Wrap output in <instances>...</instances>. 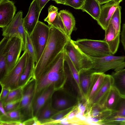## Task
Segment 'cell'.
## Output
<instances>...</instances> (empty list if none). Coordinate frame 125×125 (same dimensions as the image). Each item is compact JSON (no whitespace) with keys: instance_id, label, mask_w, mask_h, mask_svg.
I'll return each mask as SVG.
<instances>
[{"instance_id":"obj_17","label":"cell","mask_w":125,"mask_h":125,"mask_svg":"<svg viewBox=\"0 0 125 125\" xmlns=\"http://www.w3.org/2000/svg\"><path fill=\"white\" fill-rule=\"evenodd\" d=\"M22 16V11H18L11 22L7 26L2 29V35L4 37L8 39L14 36L20 38L18 29L20 22L23 19Z\"/></svg>"},{"instance_id":"obj_37","label":"cell","mask_w":125,"mask_h":125,"mask_svg":"<svg viewBox=\"0 0 125 125\" xmlns=\"http://www.w3.org/2000/svg\"><path fill=\"white\" fill-rule=\"evenodd\" d=\"M78 112L79 111L77 107L74 106L65 117H67L69 120H73L75 118L76 115Z\"/></svg>"},{"instance_id":"obj_43","label":"cell","mask_w":125,"mask_h":125,"mask_svg":"<svg viewBox=\"0 0 125 125\" xmlns=\"http://www.w3.org/2000/svg\"><path fill=\"white\" fill-rule=\"evenodd\" d=\"M100 4H104L113 0H97Z\"/></svg>"},{"instance_id":"obj_33","label":"cell","mask_w":125,"mask_h":125,"mask_svg":"<svg viewBox=\"0 0 125 125\" xmlns=\"http://www.w3.org/2000/svg\"><path fill=\"white\" fill-rule=\"evenodd\" d=\"M8 117L12 121H22L25 120L23 115L19 109H16L7 113Z\"/></svg>"},{"instance_id":"obj_34","label":"cell","mask_w":125,"mask_h":125,"mask_svg":"<svg viewBox=\"0 0 125 125\" xmlns=\"http://www.w3.org/2000/svg\"><path fill=\"white\" fill-rule=\"evenodd\" d=\"M21 98L22 97L10 102L3 105L6 112L7 113L16 109L21 102Z\"/></svg>"},{"instance_id":"obj_39","label":"cell","mask_w":125,"mask_h":125,"mask_svg":"<svg viewBox=\"0 0 125 125\" xmlns=\"http://www.w3.org/2000/svg\"><path fill=\"white\" fill-rule=\"evenodd\" d=\"M120 35L121 41L125 51V25L124 24L123 25Z\"/></svg>"},{"instance_id":"obj_40","label":"cell","mask_w":125,"mask_h":125,"mask_svg":"<svg viewBox=\"0 0 125 125\" xmlns=\"http://www.w3.org/2000/svg\"><path fill=\"white\" fill-rule=\"evenodd\" d=\"M87 105V102L83 104L82 103H79L77 105L79 111L83 114L86 109Z\"/></svg>"},{"instance_id":"obj_19","label":"cell","mask_w":125,"mask_h":125,"mask_svg":"<svg viewBox=\"0 0 125 125\" xmlns=\"http://www.w3.org/2000/svg\"><path fill=\"white\" fill-rule=\"evenodd\" d=\"M79 72L81 90L83 96L87 98L91 87L94 73L90 69H83Z\"/></svg>"},{"instance_id":"obj_38","label":"cell","mask_w":125,"mask_h":125,"mask_svg":"<svg viewBox=\"0 0 125 125\" xmlns=\"http://www.w3.org/2000/svg\"><path fill=\"white\" fill-rule=\"evenodd\" d=\"M11 90L8 88H2L0 96V101H3L6 98Z\"/></svg>"},{"instance_id":"obj_28","label":"cell","mask_w":125,"mask_h":125,"mask_svg":"<svg viewBox=\"0 0 125 125\" xmlns=\"http://www.w3.org/2000/svg\"><path fill=\"white\" fill-rule=\"evenodd\" d=\"M24 85L25 84L16 88L11 90L6 98L3 100L1 101L3 105L21 97Z\"/></svg>"},{"instance_id":"obj_9","label":"cell","mask_w":125,"mask_h":125,"mask_svg":"<svg viewBox=\"0 0 125 125\" xmlns=\"http://www.w3.org/2000/svg\"><path fill=\"white\" fill-rule=\"evenodd\" d=\"M8 46L7 71L3 77L8 74L15 66L23 51L22 41L20 38L18 37L14 36L8 39Z\"/></svg>"},{"instance_id":"obj_44","label":"cell","mask_w":125,"mask_h":125,"mask_svg":"<svg viewBox=\"0 0 125 125\" xmlns=\"http://www.w3.org/2000/svg\"><path fill=\"white\" fill-rule=\"evenodd\" d=\"M53 1L57 3L64 5L66 0H53Z\"/></svg>"},{"instance_id":"obj_30","label":"cell","mask_w":125,"mask_h":125,"mask_svg":"<svg viewBox=\"0 0 125 125\" xmlns=\"http://www.w3.org/2000/svg\"><path fill=\"white\" fill-rule=\"evenodd\" d=\"M48 10V16L44 20L48 23L49 26H51L59 15V13L58 8L52 5L49 7Z\"/></svg>"},{"instance_id":"obj_41","label":"cell","mask_w":125,"mask_h":125,"mask_svg":"<svg viewBox=\"0 0 125 125\" xmlns=\"http://www.w3.org/2000/svg\"><path fill=\"white\" fill-rule=\"evenodd\" d=\"M0 113L2 115V116H4L7 118H8V115L4 109L3 104L2 102L0 101Z\"/></svg>"},{"instance_id":"obj_15","label":"cell","mask_w":125,"mask_h":125,"mask_svg":"<svg viewBox=\"0 0 125 125\" xmlns=\"http://www.w3.org/2000/svg\"><path fill=\"white\" fill-rule=\"evenodd\" d=\"M105 31V37L104 40L107 43L111 53L114 55L117 52L118 48L120 34L117 33L111 24H109Z\"/></svg>"},{"instance_id":"obj_26","label":"cell","mask_w":125,"mask_h":125,"mask_svg":"<svg viewBox=\"0 0 125 125\" xmlns=\"http://www.w3.org/2000/svg\"><path fill=\"white\" fill-rule=\"evenodd\" d=\"M58 111L52 106V97L40 109L36 117L41 123L50 118Z\"/></svg>"},{"instance_id":"obj_32","label":"cell","mask_w":125,"mask_h":125,"mask_svg":"<svg viewBox=\"0 0 125 125\" xmlns=\"http://www.w3.org/2000/svg\"><path fill=\"white\" fill-rule=\"evenodd\" d=\"M103 125H125V117L114 115L105 121Z\"/></svg>"},{"instance_id":"obj_2","label":"cell","mask_w":125,"mask_h":125,"mask_svg":"<svg viewBox=\"0 0 125 125\" xmlns=\"http://www.w3.org/2000/svg\"><path fill=\"white\" fill-rule=\"evenodd\" d=\"M64 49L57 56L48 70L36 81L34 100L42 92L50 86H54L55 90L62 79H65Z\"/></svg>"},{"instance_id":"obj_35","label":"cell","mask_w":125,"mask_h":125,"mask_svg":"<svg viewBox=\"0 0 125 125\" xmlns=\"http://www.w3.org/2000/svg\"><path fill=\"white\" fill-rule=\"evenodd\" d=\"M85 0H66L65 4L71 6L76 9H80Z\"/></svg>"},{"instance_id":"obj_24","label":"cell","mask_w":125,"mask_h":125,"mask_svg":"<svg viewBox=\"0 0 125 125\" xmlns=\"http://www.w3.org/2000/svg\"><path fill=\"white\" fill-rule=\"evenodd\" d=\"M35 66V63L27 52L26 64L20 79L19 86L23 85L30 78L34 77L33 72Z\"/></svg>"},{"instance_id":"obj_12","label":"cell","mask_w":125,"mask_h":125,"mask_svg":"<svg viewBox=\"0 0 125 125\" xmlns=\"http://www.w3.org/2000/svg\"><path fill=\"white\" fill-rule=\"evenodd\" d=\"M120 3L113 0L104 4L101 7L100 15L97 21L104 31L108 26L112 17L119 6Z\"/></svg>"},{"instance_id":"obj_8","label":"cell","mask_w":125,"mask_h":125,"mask_svg":"<svg viewBox=\"0 0 125 125\" xmlns=\"http://www.w3.org/2000/svg\"><path fill=\"white\" fill-rule=\"evenodd\" d=\"M27 52V50H25L12 70L0 79L2 88H8L12 90L19 86L20 79L26 64Z\"/></svg>"},{"instance_id":"obj_31","label":"cell","mask_w":125,"mask_h":125,"mask_svg":"<svg viewBox=\"0 0 125 125\" xmlns=\"http://www.w3.org/2000/svg\"><path fill=\"white\" fill-rule=\"evenodd\" d=\"M25 34V50H27V52L31 56L33 61L35 63L36 62V56L34 47L30 36L26 32Z\"/></svg>"},{"instance_id":"obj_42","label":"cell","mask_w":125,"mask_h":125,"mask_svg":"<svg viewBox=\"0 0 125 125\" xmlns=\"http://www.w3.org/2000/svg\"><path fill=\"white\" fill-rule=\"evenodd\" d=\"M38 0L40 9L41 11L46 3L50 0Z\"/></svg>"},{"instance_id":"obj_27","label":"cell","mask_w":125,"mask_h":125,"mask_svg":"<svg viewBox=\"0 0 125 125\" xmlns=\"http://www.w3.org/2000/svg\"><path fill=\"white\" fill-rule=\"evenodd\" d=\"M64 52L65 64L66 65L70 73L75 81L79 90L80 94L82 95V97L83 96L81 88L79 72L64 51Z\"/></svg>"},{"instance_id":"obj_16","label":"cell","mask_w":125,"mask_h":125,"mask_svg":"<svg viewBox=\"0 0 125 125\" xmlns=\"http://www.w3.org/2000/svg\"><path fill=\"white\" fill-rule=\"evenodd\" d=\"M55 90L54 86H50L40 93L34 99L33 105L34 117L36 116L39 111L48 101L51 98Z\"/></svg>"},{"instance_id":"obj_47","label":"cell","mask_w":125,"mask_h":125,"mask_svg":"<svg viewBox=\"0 0 125 125\" xmlns=\"http://www.w3.org/2000/svg\"></svg>"},{"instance_id":"obj_18","label":"cell","mask_w":125,"mask_h":125,"mask_svg":"<svg viewBox=\"0 0 125 125\" xmlns=\"http://www.w3.org/2000/svg\"><path fill=\"white\" fill-rule=\"evenodd\" d=\"M112 78V87L117 91L122 98H125V68L111 74Z\"/></svg>"},{"instance_id":"obj_22","label":"cell","mask_w":125,"mask_h":125,"mask_svg":"<svg viewBox=\"0 0 125 125\" xmlns=\"http://www.w3.org/2000/svg\"><path fill=\"white\" fill-rule=\"evenodd\" d=\"M8 39L4 37L0 42V79L5 76L7 71Z\"/></svg>"},{"instance_id":"obj_21","label":"cell","mask_w":125,"mask_h":125,"mask_svg":"<svg viewBox=\"0 0 125 125\" xmlns=\"http://www.w3.org/2000/svg\"><path fill=\"white\" fill-rule=\"evenodd\" d=\"M100 5L97 0H85L80 9L88 13L97 21L100 13Z\"/></svg>"},{"instance_id":"obj_25","label":"cell","mask_w":125,"mask_h":125,"mask_svg":"<svg viewBox=\"0 0 125 125\" xmlns=\"http://www.w3.org/2000/svg\"><path fill=\"white\" fill-rule=\"evenodd\" d=\"M53 94H54L53 93ZM52 97V106L58 111H59L74 106L70 98L64 95H54Z\"/></svg>"},{"instance_id":"obj_3","label":"cell","mask_w":125,"mask_h":125,"mask_svg":"<svg viewBox=\"0 0 125 125\" xmlns=\"http://www.w3.org/2000/svg\"><path fill=\"white\" fill-rule=\"evenodd\" d=\"M73 41L78 49L89 57L97 58L113 55L104 40L82 39Z\"/></svg>"},{"instance_id":"obj_10","label":"cell","mask_w":125,"mask_h":125,"mask_svg":"<svg viewBox=\"0 0 125 125\" xmlns=\"http://www.w3.org/2000/svg\"><path fill=\"white\" fill-rule=\"evenodd\" d=\"M41 11L38 0H33L30 4L26 15L23 18L25 31L29 36L39 21Z\"/></svg>"},{"instance_id":"obj_45","label":"cell","mask_w":125,"mask_h":125,"mask_svg":"<svg viewBox=\"0 0 125 125\" xmlns=\"http://www.w3.org/2000/svg\"><path fill=\"white\" fill-rule=\"evenodd\" d=\"M115 0V1L119 3H120V2H121L123 1V0Z\"/></svg>"},{"instance_id":"obj_46","label":"cell","mask_w":125,"mask_h":125,"mask_svg":"<svg viewBox=\"0 0 125 125\" xmlns=\"http://www.w3.org/2000/svg\"><path fill=\"white\" fill-rule=\"evenodd\" d=\"M89 112L88 113H89L90 114V112H89ZM85 121H84V123H85Z\"/></svg>"},{"instance_id":"obj_14","label":"cell","mask_w":125,"mask_h":125,"mask_svg":"<svg viewBox=\"0 0 125 125\" xmlns=\"http://www.w3.org/2000/svg\"><path fill=\"white\" fill-rule=\"evenodd\" d=\"M122 98L116 90L112 87L99 104L106 109L116 110Z\"/></svg>"},{"instance_id":"obj_4","label":"cell","mask_w":125,"mask_h":125,"mask_svg":"<svg viewBox=\"0 0 125 125\" xmlns=\"http://www.w3.org/2000/svg\"><path fill=\"white\" fill-rule=\"evenodd\" d=\"M90 58L93 63L92 67L90 69L93 73H104L111 70L116 72L125 68L124 56L112 55L99 57Z\"/></svg>"},{"instance_id":"obj_1","label":"cell","mask_w":125,"mask_h":125,"mask_svg":"<svg viewBox=\"0 0 125 125\" xmlns=\"http://www.w3.org/2000/svg\"><path fill=\"white\" fill-rule=\"evenodd\" d=\"M49 26L47 42L39 61L35 64L33 76L36 81L48 70L57 56L64 49L69 40L59 30L53 26Z\"/></svg>"},{"instance_id":"obj_11","label":"cell","mask_w":125,"mask_h":125,"mask_svg":"<svg viewBox=\"0 0 125 125\" xmlns=\"http://www.w3.org/2000/svg\"><path fill=\"white\" fill-rule=\"evenodd\" d=\"M16 8L14 3L9 0H0V27L7 26L13 20Z\"/></svg>"},{"instance_id":"obj_36","label":"cell","mask_w":125,"mask_h":125,"mask_svg":"<svg viewBox=\"0 0 125 125\" xmlns=\"http://www.w3.org/2000/svg\"><path fill=\"white\" fill-rule=\"evenodd\" d=\"M116 110L117 115L125 117V98H121Z\"/></svg>"},{"instance_id":"obj_48","label":"cell","mask_w":125,"mask_h":125,"mask_svg":"<svg viewBox=\"0 0 125 125\" xmlns=\"http://www.w3.org/2000/svg\"></svg>"},{"instance_id":"obj_29","label":"cell","mask_w":125,"mask_h":125,"mask_svg":"<svg viewBox=\"0 0 125 125\" xmlns=\"http://www.w3.org/2000/svg\"><path fill=\"white\" fill-rule=\"evenodd\" d=\"M121 7L119 6L113 15L109 24H112L116 32L120 34L121 24Z\"/></svg>"},{"instance_id":"obj_20","label":"cell","mask_w":125,"mask_h":125,"mask_svg":"<svg viewBox=\"0 0 125 125\" xmlns=\"http://www.w3.org/2000/svg\"><path fill=\"white\" fill-rule=\"evenodd\" d=\"M106 75V74L103 73H93L91 87L87 98L88 102H90L97 93L104 82Z\"/></svg>"},{"instance_id":"obj_5","label":"cell","mask_w":125,"mask_h":125,"mask_svg":"<svg viewBox=\"0 0 125 125\" xmlns=\"http://www.w3.org/2000/svg\"><path fill=\"white\" fill-rule=\"evenodd\" d=\"M36 80L33 78L25 84L21 99L16 108L21 111L25 120L33 117V107Z\"/></svg>"},{"instance_id":"obj_13","label":"cell","mask_w":125,"mask_h":125,"mask_svg":"<svg viewBox=\"0 0 125 125\" xmlns=\"http://www.w3.org/2000/svg\"><path fill=\"white\" fill-rule=\"evenodd\" d=\"M59 13L62 23V32L70 40L72 32L76 29L75 18L72 13L66 10H61Z\"/></svg>"},{"instance_id":"obj_6","label":"cell","mask_w":125,"mask_h":125,"mask_svg":"<svg viewBox=\"0 0 125 125\" xmlns=\"http://www.w3.org/2000/svg\"><path fill=\"white\" fill-rule=\"evenodd\" d=\"M50 27L38 21L30 36L35 52L36 64L39 61L47 42Z\"/></svg>"},{"instance_id":"obj_7","label":"cell","mask_w":125,"mask_h":125,"mask_svg":"<svg viewBox=\"0 0 125 125\" xmlns=\"http://www.w3.org/2000/svg\"><path fill=\"white\" fill-rule=\"evenodd\" d=\"M64 50L78 72L83 69L92 68L93 63L91 59L78 49L73 40L68 41Z\"/></svg>"},{"instance_id":"obj_23","label":"cell","mask_w":125,"mask_h":125,"mask_svg":"<svg viewBox=\"0 0 125 125\" xmlns=\"http://www.w3.org/2000/svg\"><path fill=\"white\" fill-rule=\"evenodd\" d=\"M112 84L111 75L107 74L103 84L90 103L93 104H99L112 87Z\"/></svg>"}]
</instances>
